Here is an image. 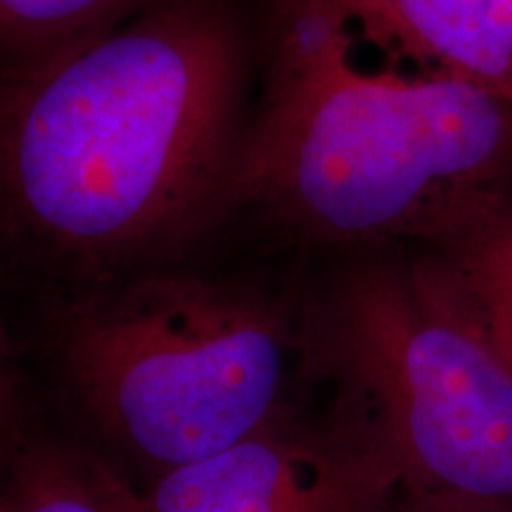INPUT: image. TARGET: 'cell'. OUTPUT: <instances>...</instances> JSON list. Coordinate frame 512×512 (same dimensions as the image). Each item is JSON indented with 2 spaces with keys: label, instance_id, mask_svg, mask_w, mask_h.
<instances>
[{
  "label": "cell",
  "instance_id": "6da1fadb",
  "mask_svg": "<svg viewBox=\"0 0 512 512\" xmlns=\"http://www.w3.org/2000/svg\"><path fill=\"white\" fill-rule=\"evenodd\" d=\"M247 46L211 0H157L0 72V230L93 285L233 202Z\"/></svg>",
  "mask_w": 512,
  "mask_h": 512
},
{
  "label": "cell",
  "instance_id": "7a4b0ae2",
  "mask_svg": "<svg viewBox=\"0 0 512 512\" xmlns=\"http://www.w3.org/2000/svg\"><path fill=\"white\" fill-rule=\"evenodd\" d=\"M335 0H283L233 202L330 245H451L512 202V98L368 72Z\"/></svg>",
  "mask_w": 512,
  "mask_h": 512
},
{
  "label": "cell",
  "instance_id": "3957f363",
  "mask_svg": "<svg viewBox=\"0 0 512 512\" xmlns=\"http://www.w3.org/2000/svg\"><path fill=\"white\" fill-rule=\"evenodd\" d=\"M299 356L278 299L197 273L143 268L91 285L57 328L60 373L81 415L150 479L294 413Z\"/></svg>",
  "mask_w": 512,
  "mask_h": 512
},
{
  "label": "cell",
  "instance_id": "277c9868",
  "mask_svg": "<svg viewBox=\"0 0 512 512\" xmlns=\"http://www.w3.org/2000/svg\"><path fill=\"white\" fill-rule=\"evenodd\" d=\"M316 354L403 491L512 512V366L444 264L351 268Z\"/></svg>",
  "mask_w": 512,
  "mask_h": 512
},
{
  "label": "cell",
  "instance_id": "5b68a950",
  "mask_svg": "<svg viewBox=\"0 0 512 512\" xmlns=\"http://www.w3.org/2000/svg\"><path fill=\"white\" fill-rule=\"evenodd\" d=\"M401 484L354 422L285 415L238 446L136 489L138 512H389Z\"/></svg>",
  "mask_w": 512,
  "mask_h": 512
},
{
  "label": "cell",
  "instance_id": "8992f818",
  "mask_svg": "<svg viewBox=\"0 0 512 512\" xmlns=\"http://www.w3.org/2000/svg\"><path fill=\"white\" fill-rule=\"evenodd\" d=\"M342 10L370 41L512 98V0H354Z\"/></svg>",
  "mask_w": 512,
  "mask_h": 512
},
{
  "label": "cell",
  "instance_id": "52a82bcc",
  "mask_svg": "<svg viewBox=\"0 0 512 512\" xmlns=\"http://www.w3.org/2000/svg\"><path fill=\"white\" fill-rule=\"evenodd\" d=\"M0 512H138V494L107 463L36 446L12 465Z\"/></svg>",
  "mask_w": 512,
  "mask_h": 512
},
{
  "label": "cell",
  "instance_id": "ba28073f",
  "mask_svg": "<svg viewBox=\"0 0 512 512\" xmlns=\"http://www.w3.org/2000/svg\"><path fill=\"white\" fill-rule=\"evenodd\" d=\"M453 283L512 366V202L448 245Z\"/></svg>",
  "mask_w": 512,
  "mask_h": 512
},
{
  "label": "cell",
  "instance_id": "9c48e42d",
  "mask_svg": "<svg viewBox=\"0 0 512 512\" xmlns=\"http://www.w3.org/2000/svg\"><path fill=\"white\" fill-rule=\"evenodd\" d=\"M157 0H0V53L15 62L110 27Z\"/></svg>",
  "mask_w": 512,
  "mask_h": 512
},
{
  "label": "cell",
  "instance_id": "30bf717a",
  "mask_svg": "<svg viewBox=\"0 0 512 512\" xmlns=\"http://www.w3.org/2000/svg\"><path fill=\"white\" fill-rule=\"evenodd\" d=\"M389 512H479V510L465 508V505L453 503V501H444V498L411 494V491L401 489L399 496L394 498Z\"/></svg>",
  "mask_w": 512,
  "mask_h": 512
},
{
  "label": "cell",
  "instance_id": "8fae6325",
  "mask_svg": "<svg viewBox=\"0 0 512 512\" xmlns=\"http://www.w3.org/2000/svg\"><path fill=\"white\" fill-rule=\"evenodd\" d=\"M337 3L339 5H347V3H351V0H337Z\"/></svg>",
  "mask_w": 512,
  "mask_h": 512
}]
</instances>
